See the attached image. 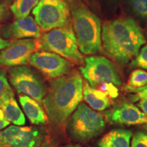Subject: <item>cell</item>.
<instances>
[{
	"mask_svg": "<svg viewBox=\"0 0 147 147\" xmlns=\"http://www.w3.org/2000/svg\"><path fill=\"white\" fill-rule=\"evenodd\" d=\"M32 14L41 31L45 32L69 26L70 11L64 0H40Z\"/></svg>",
	"mask_w": 147,
	"mask_h": 147,
	"instance_id": "obj_6",
	"label": "cell"
},
{
	"mask_svg": "<svg viewBox=\"0 0 147 147\" xmlns=\"http://www.w3.org/2000/svg\"><path fill=\"white\" fill-rule=\"evenodd\" d=\"M146 34H147V30H146Z\"/></svg>",
	"mask_w": 147,
	"mask_h": 147,
	"instance_id": "obj_35",
	"label": "cell"
},
{
	"mask_svg": "<svg viewBox=\"0 0 147 147\" xmlns=\"http://www.w3.org/2000/svg\"><path fill=\"white\" fill-rule=\"evenodd\" d=\"M83 80L78 71L53 79L42 101L53 125L61 127L74 112L83 98Z\"/></svg>",
	"mask_w": 147,
	"mask_h": 147,
	"instance_id": "obj_1",
	"label": "cell"
},
{
	"mask_svg": "<svg viewBox=\"0 0 147 147\" xmlns=\"http://www.w3.org/2000/svg\"><path fill=\"white\" fill-rule=\"evenodd\" d=\"M38 50L55 53L69 61L82 65L84 61L70 26L53 29L37 38Z\"/></svg>",
	"mask_w": 147,
	"mask_h": 147,
	"instance_id": "obj_4",
	"label": "cell"
},
{
	"mask_svg": "<svg viewBox=\"0 0 147 147\" xmlns=\"http://www.w3.org/2000/svg\"><path fill=\"white\" fill-rule=\"evenodd\" d=\"M40 147H53V146H51V144H49V143H45V144H43L42 146H40Z\"/></svg>",
	"mask_w": 147,
	"mask_h": 147,
	"instance_id": "obj_31",
	"label": "cell"
},
{
	"mask_svg": "<svg viewBox=\"0 0 147 147\" xmlns=\"http://www.w3.org/2000/svg\"><path fill=\"white\" fill-rule=\"evenodd\" d=\"M65 1V0H64ZM67 1H77V0H67Z\"/></svg>",
	"mask_w": 147,
	"mask_h": 147,
	"instance_id": "obj_34",
	"label": "cell"
},
{
	"mask_svg": "<svg viewBox=\"0 0 147 147\" xmlns=\"http://www.w3.org/2000/svg\"><path fill=\"white\" fill-rule=\"evenodd\" d=\"M6 1H8V2H11V1H12L13 0H5Z\"/></svg>",
	"mask_w": 147,
	"mask_h": 147,
	"instance_id": "obj_33",
	"label": "cell"
},
{
	"mask_svg": "<svg viewBox=\"0 0 147 147\" xmlns=\"http://www.w3.org/2000/svg\"><path fill=\"white\" fill-rule=\"evenodd\" d=\"M133 12L143 19H147V0H129Z\"/></svg>",
	"mask_w": 147,
	"mask_h": 147,
	"instance_id": "obj_21",
	"label": "cell"
},
{
	"mask_svg": "<svg viewBox=\"0 0 147 147\" xmlns=\"http://www.w3.org/2000/svg\"><path fill=\"white\" fill-rule=\"evenodd\" d=\"M10 123L5 119L2 110L0 109V131L8 125Z\"/></svg>",
	"mask_w": 147,
	"mask_h": 147,
	"instance_id": "obj_28",
	"label": "cell"
},
{
	"mask_svg": "<svg viewBox=\"0 0 147 147\" xmlns=\"http://www.w3.org/2000/svg\"><path fill=\"white\" fill-rule=\"evenodd\" d=\"M8 15L9 11L7 3L0 1V23L5 20Z\"/></svg>",
	"mask_w": 147,
	"mask_h": 147,
	"instance_id": "obj_25",
	"label": "cell"
},
{
	"mask_svg": "<svg viewBox=\"0 0 147 147\" xmlns=\"http://www.w3.org/2000/svg\"><path fill=\"white\" fill-rule=\"evenodd\" d=\"M40 0H14L10 10L16 19L26 17L36 6Z\"/></svg>",
	"mask_w": 147,
	"mask_h": 147,
	"instance_id": "obj_18",
	"label": "cell"
},
{
	"mask_svg": "<svg viewBox=\"0 0 147 147\" xmlns=\"http://www.w3.org/2000/svg\"><path fill=\"white\" fill-rule=\"evenodd\" d=\"M38 50L37 39L12 40L10 45L0 52V65L10 67L27 65L33 53Z\"/></svg>",
	"mask_w": 147,
	"mask_h": 147,
	"instance_id": "obj_11",
	"label": "cell"
},
{
	"mask_svg": "<svg viewBox=\"0 0 147 147\" xmlns=\"http://www.w3.org/2000/svg\"><path fill=\"white\" fill-rule=\"evenodd\" d=\"M132 132L123 129H115L104 136L98 145L100 147H130Z\"/></svg>",
	"mask_w": 147,
	"mask_h": 147,
	"instance_id": "obj_15",
	"label": "cell"
},
{
	"mask_svg": "<svg viewBox=\"0 0 147 147\" xmlns=\"http://www.w3.org/2000/svg\"><path fill=\"white\" fill-rule=\"evenodd\" d=\"M1 109L5 119L9 123H12L15 125H23L25 124V115L14 97L5 102Z\"/></svg>",
	"mask_w": 147,
	"mask_h": 147,
	"instance_id": "obj_17",
	"label": "cell"
},
{
	"mask_svg": "<svg viewBox=\"0 0 147 147\" xmlns=\"http://www.w3.org/2000/svg\"><path fill=\"white\" fill-rule=\"evenodd\" d=\"M8 78L18 93L26 95L37 102H42L47 94V88L42 78L26 65L10 67Z\"/></svg>",
	"mask_w": 147,
	"mask_h": 147,
	"instance_id": "obj_8",
	"label": "cell"
},
{
	"mask_svg": "<svg viewBox=\"0 0 147 147\" xmlns=\"http://www.w3.org/2000/svg\"><path fill=\"white\" fill-rule=\"evenodd\" d=\"M99 91L103 92L108 97L112 99L117 98L119 95V90L115 87V84L110 82H105L101 84L97 88Z\"/></svg>",
	"mask_w": 147,
	"mask_h": 147,
	"instance_id": "obj_23",
	"label": "cell"
},
{
	"mask_svg": "<svg viewBox=\"0 0 147 147\" xmlns=\"http://www.w3.org/2000/svg\"><path fill=\"white\" fill-rule=\"evenodd\" d=\"M14 97L13 90L8 82L6 71L0 68V109L5 102Z\"/></svg>",
	"mask_w": 147,
	"mask_h": 147,
	"instance_id": "obj_19",
	"label": "cell"
},
{
	"mask_svg": "<svg viewBox=\"0 0 147 147\" xmlns=\"http://www.w3.org/2000/svg\"><path fill=\"white\" fill-rule=\"evenodd\" d=\"M130 65L131 67H140L147 69V45L141 49L135 59L131 61Z\"/></svg>",
	"mask_w": 147,
	"mask_h": 147,
	"instance_id": "obj_22",
	"label": "cell"
},
{
	"mask_svg": "<svg viewBox=\"0 0 147 147\" xmlns=\"http://www.w3.org/2000/svg\"><path fill=\"white\" fill-rule=\"evenodd\" d=\"M84 65L80 72L89 85L96 89L101 84L110 82L117 86L122 84V79L113 62L103 56H91L85 58Z\"/></svg>",
	"mask_w": 147,
	"mask_h": 147,
	"instance_id": "obj_7",
	"label": "cell"
},
{
	"mask_svg": "<svg viewBox=\"0 0 147 147\" xmlns=\"http://www.w3.org/2000/svg\"><path fill=\"white\" fill-rule=\"evenodd\" d=\"M44 138L39 128L9 126L0 131V147H40Z\"/></svg>",
	"mask_w": 147,
	"mask_h": 147,
	"instance_id": "obj_10",
	"label": "cell"
},
{
	"mask_svg": "<svg viewBox=\"0 0 147 147\" xmlns=\"http://www.w3.org/2000/svg\"><path fill=\"white\" fill-rule=\"evenodd\" d=\"M19 102L27 118L34 125H44L48 121L47 114L38 102L26 95H19Z\"/></svg>",
	"mask_w": 147,
	"mask_h": 147,
	"instance_id": "obj_14",
	"label": "cell"
},
{
	"mask_svg": "<svg viewBox=\"0 0 147 147\" xmlns=\"http://www.w3.org/2000/svg\"><path fill=\"white\" fill-rule=\"evenodd\" d=\"M64 147H81V146H80V145L79 144H69Z\"/></svg>",
	"mask_w": 147,
	"mask_h": 147,
	"instance_id": "obj_30",
	"label": "cell"
},
{
	"mask_svg": "<svg viewBox=\"0 0 147 147\" xmlns=\"http://www.w3.org/2000/svg\"><path fill=\"white\" fill-rule=\"evenodd\" d=\"M108 121L119 125H140L147 123V116L138 106L130 103H123L105 112Z\"/></svg>",
	"mask_w": 147,
	"mask_h": 147,
	"instance_id": "obj_13",
	"label": "cell"
},
{
	"mask_svg": "<svg viewBox=\"0 0 147 147\" xmlns=\"http://www.w3.org/2000/svg\"><path fill=\"white\" fill-rule=\"evenodd\" d=\"M131 147H147V133L144 131H137L134 134Z\"/></svg>",
	"mask_w": 147,
	"mask_h": 147,
	"instance_id": "obj_24",
	"label": "cell"
},
{
	"mask_svg": "<svg viewBox=\"0 0 147 147\" xmlns=\"http://www.w3.org/2000/svg\"><path fill=\"white\" fill-rule=\"evenodd\" d=\"M137 106L147 116V97L140 100L137 104Z\"/></svg>",
	"mask_w": 147,
	"mask_h": 147,
	"instance_id": "obj_27",
	"label": "cell"
},
{
	"mask_svg": "<svg viewBox=\"0 0 147 147\" xmlns=\"http://www.w3.org/2000/svg\"><path fill=\"white\" fill-rule=\"evenodd\" d=\"M146 97H147V87L145 89L143 90V91L140 92V93H138L136 95L132 96V100H133L134 102H137V101L142 100V99H144V98H146Z\"/></svg>",
	"mask_w": 147,
	"mask_h": 147,
	"instance_id": "obj_26",
	"label": "cell"
},
{
	"mask_svg": "<svg viewBox=\"0 0 147 147\" xmlns=\"http://www.w3.org/2000/svg\"><path fill=\"white\" fill-rule=\"evenodd\" d=\"M10 40L3 38L1 36V34H0V52L8 47L10 45Z\"/></svg>",
	"mask_w": 147,
	"mask_h": 147,
	"instance_id": "obj_29",
	"label": "cell"
},
{
	"mask_svg": "<svg viewBox=\"0 0 147 147\" xmlns=\"http://www.w3.org/2000/svg\"><path fill=\"white\" fill-rule=\"evenodd\" d=\"M29 63L52 80L70 73L73 67L72 63L63 57L45 51L33 53Z\"/></svg>",
	"mask_w": 147,
	"mask_h": 147,
	"instance_id": "obj_9",
	"label": "cell"
},
{
	"mask_svg": "<svg viewBox=\"0 0 147 147\" xmlns=\"http://www.w3.org/2000/svg\"><path fill=\"white\" fill-rule=\"evenodd\" d=\"M102 41L108 55L121 65L135 58L146 43L142 29L129 17L105 22L102 26Z\"/></svg>",
	"mask_w": 147,
	"mask_h": 147,
	"instance_id": "obj_2",
	"label": "cell"
},
{
	"mask_svg": "<svg viewBox=\"0 0 147 147\" xmlns=\"http://www.w3.org/2000/svg\"><path fill=\"white\" fill-rule=\"evenodd\" d=\"M147 85V72L142 69H136L132 71L128 80V87L142 88Z\"/></svg>",
	"mask_w": 147,
	"mask_h": 147,
	"instance_id": "obj_20",
	"label": "cell"
},
{
	"mask_svg": "<svg viewBox=\"0 0 147 147\" xmlns=\"http://www.w3.org/2000/svg\"><path fill=\"white\" fill-rule=\"evenodd\" d=\"M105 128L104 118L86 105L80 103L69 119L67 129L71 137L79 142H87L99 136Z\"/></svg>",
	"mask_w": 147,
	"mask_h": 147,
	"instance_id": "obj_5",
	"label": "cell"
},
{
	"mask_svg": "<svg viewBox=\"0 0 147 147\" xmlns=\"http://www.w3.org/2000/svg\"><path fill=\"white\" fill-rule=\"evenodd\" d=\"M143 128L145 130H146V131H147V123L146 124H145L144 126H143Z\"/></svg>",
	"mask_w": 147,
	"mask_h": 147,
	"instance_id": "obj_32",
	"label": "cell"
},
{
	"mask_svg": "<svg viewBox=\"0 0 147 147\" xmlns=\"http://www.w3.org/2000/svg\"><path fill=\"white\" fill-rule=\"evenodd\" d=\"M82 94L84 101L93 109L102 111L110 107V103L108 97L103 92L92 88L87 81L83 82Z\"/></svg>",
	"mask_w": 147,
	"mask_h": 147,
	"instance_id": "obj_16",
	"label": "cell"
},
{
	"mask_svg": "<svg viewBox=\"0 0 147 147\" xmlns=\"http://www.w3.org/2000/svg\"><path fill=\"white\" fill-rule=\"evenodd\" d=\"M41 29L31 16L18 18L13 23L3 26L0 34L5 40H20L26 38L37 39L41 36Z\"/></svg>",
	"mask_w": 147,
	"mask_h": 147,
	"instance_id": "obj_12",
	"label": "cell"
},
{
	"mask_svg": "<svg viewBox=\"0 0 147 147\" xmlns=\"http://www.w3.org/2000/svg\"><path fill=\"white\" fill-rule=\"evenodd\" d=\"M71 20L80 53L84 55L102 53V24L100 18L85 5L76 4L71 8Z\"/></svg>",
	"mask_w": 147,
	"mask_h": 147,
	"instance_id": "obj_3",
	"label": "cell"
}]
</instances>
